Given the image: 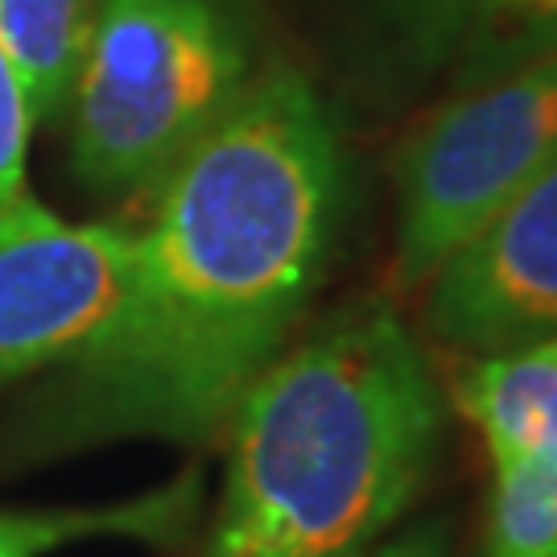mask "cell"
<instances>
[{
    "instance_id": "obj_3",
    "label": "cell",
    "mask_w": 557,
    "mask_h": 557,
    "mask_svg": "<svg viewBox=\"0 0 557 557\" xmlns=\"http://www.w3.org/2000/svg\"><path fill=\"white\" fill-rule=\"evenodd\" d=\"M260 75L244 0H96L71 91V170L87 195L153 190Z\"/></svg>"
},
{
    "instance_id": "obj_4",
    "label": "cell",
    "mask_w": 557,
    "mask_h": 557,
    "mask_svg": "<svg viewBox=\"0 0 557 557\" xmlns=\"http://www.w3.org/2000/svg\"><path fill=\"white\" fill-rule=\"evenodd\" d=\"M557 161V59L455 87L400 145L393 285L421 289Z\"/></svg>"
},
{
    "instance_id": "obj_10",
    "label": "cell",
    "mask_w": 557,
    "mask_h": 557,
    "mask_svg": "<svg viewBox=\"0 0 557 557\" xmlns=\"http://www.w3.org/2000/svg\"><path fill=\"white\" fill-rule=\"evenodd\" d=\"M479 557H557V442L492 467Z\"/></svg>"
},
{
    "instance_id": "obj_12",
    "label": "cell",
    "mask_w": 557,
    "mask_h": 557,
    "mask_svg": "<svg viewBox=\"0 0 557 557\" xmlns=\"http://www.w3.org/2000/svg\"><path fill=\"white\" fill-rule=\"evenodd\" d=\"M372 41L405 79H425L455 62L471 0H363Z\"/></svg>"
},
{
    "instance_id": "obj_1",
    "label": "cell",
    "mask_w": 557,
    "mask_h": 557,
    "mask_svg": "<svg viewBox=\"0 0 557 557\" xmlns=\"http://www.w3.org/2000/svg\"><path fill=\"white\" fill-rule=\"evenodd\" d=\"M343 215V145L298 66L252 87L153 186L112 310L25 400L9 450L202 442L289 347Z\"/></svg>"
},
{
    "instance_id": "obj_2",
    "label": "cell",
    "mask_w": 557,
    "mask_h": 557,
    "mask_svg": "<svg viewBox=\"0 0 557 557\" xmlns=\"http://www.w3.org/2000/svg\"><path fill=\"white\" fill-rule=\"evenodd\" d=\"M442 421L430 359L388 306L326 319L232 409L199 557H368L425 487Z\"/></svg>"
},
{
    "instance_id": "obj_14",
    "label": "cell",
    "mask_w": 557,
    "mask_h": 557,
    "mask_svg": "<svg viewBox=\"0 0 557 557\" xmlns=\"http://www.w3.org/2000/svg\"><path fill=\"white\" fill-rule=\"evenodd\" d=\"M368 557H455V554H450V533L442 529L438 520H430V524H418V529H409L400 537L380 541Z\"/></svg>"
},
{
    "instance_id": "obj_8",
    "label": "cell",
    "mask_w": 557,
    "mask_h": 557,
    "mask_svg": "<svg viewBox=\"0 0 557 557\" xmlns=\"http://www.w3.org/2000/svg\"><path fill=\"white\" fill-rule=\"evenodd\" d=\"M202 483L195 475L170 487L100 508H50V512H0V557H46L75 541L133 537L149 545H174L199 517Z\"/></svg>"
},
{
    "instance_id": "obj_11",
    "label": "cell",
    "mask_w": 557,
    "mask_h": 557,
    "mask_svg": "<svg viewBox=\"0 0 557 557\" xmlns=\"http://www.w3.org/2000/svg\"><path fill=\"white\" fill-rule=\"evenodd\" d=\"M541 59H557V0H471L455 54L458 87L499 79Z\"/></svg>"
},
{
    "instance_id": "obj_5",
    "label": "cell",
    "mask_w": 557,
    "mask_h": 557,
    "mask_svg": "<svg viewBox=\"0 0 557 557\" xmlns=\"http://www.w3.org/2000/svg\"><path fill=\"white\" fill-rule=\"evenodd\" d=\"M128 227L66 223L34 195L0 207V384L50 372L112 310Z\"/></svg>"
},
{
    "instance_id": "obj_15",
    "label": "cell",
    "mask_w": 557,
    "mask_h": 557,
    "mask_svg": "<svg viewBox=\"0 0 557 557\" xmlns=\"http://www.w3.org/2000/svg\"><path fill=\"white\" fill-rule=\"evenodd\" d=\"M554 343H557V335H554Z\"/></svg>"
},
{
    "instance_id": "obj_9",
    "label": "cell",
    "mask_w": 557,
    "mask_h": 557,
    "mask_svg": "<svg viewBox=\"0 0 557 557\" xmlns=\"http://www.w3.org/2000/svg\"><path fill=\"white\" fill-rule=\"evenodd\" d=\"M96 0H0V50L17 75L34 124H54L71 108Z\"/></svg>"
},
{
    "instance_id": "obj_7",
    "label": "cell",
    "mask_w": 557,
    "mask_h": 557,
    "mask_svg": "<svg viewBox=\"0 0 557 557\" xmlns=\"http://www.w3.org/2000/svg\"><path fill=\"white\" fill-rule=\"evenodd\" d=\"M450 409L479 434L492 467L557 442V343L462 356L446 380Z\"/></svg>"
},
{
    "instance_id": "obj_6",
    "label": "cell",
    "mask_w": 557,
    "mask_h": 557,
    "mask_svg": "<svg viewBox=\"0 0 557 557\" xmlns=\"http://www.w3.org/2000/svg\"><path fill=\"white\" fill-rule=\"evenodd\" d=\"M421 314L458 356L557 335V161L421 285Z\"/></svg>"
},
{
    "instance_id": "obj_13",
    "label": "cell",
    "mask_w": 557,
    "mask_h": 557,
    "mask_svg": "<svg viewBox=\"0 0 557 557\" xmlns=\"http://www.w3.org/2000/svg\"><path fill=\"white\" fill-rule=\"evenodd\" d=\"M29 103L21 91L13 66L0 50V207L13 202L17 195H25V145H29Z\"/></svg>"
}]
</instances>
